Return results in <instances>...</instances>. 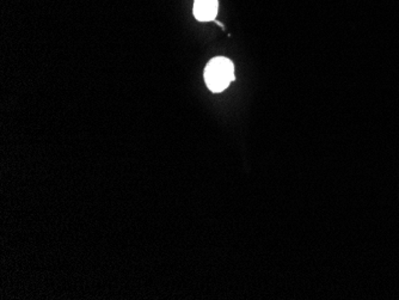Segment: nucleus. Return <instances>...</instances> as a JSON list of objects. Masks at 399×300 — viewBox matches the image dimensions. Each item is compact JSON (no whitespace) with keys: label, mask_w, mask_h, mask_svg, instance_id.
Segmentation results:
<instances>
[{"label":"nucleus","mask_w":399,"mask_h":300,"mask_svg":"<svg viewBox=\"0 0 399 300\" xmlns=\"http://www.w3.org/2000/svg\"><path fill=\"white\" fill-rule=\"evenodd\" d=\"M235 80V66L227 58L218 57L209 61L204 70V82L212 92H222Z\"/></svg>","instance_id":"nucleus-1"},{"label":"nucleus","mask_w":399,"mask_h":300,"mask_svg":"<svg viewBox=\"0 0 399 300\" xmlns=\"http://www.w3.org/2000/svg\"><path fill=\"white\" fill-rule=\"evenodd\" d=\"M218 0H194V16L200 22L214 21L218 15Z\"/></svg>","instance_id":"nucleus-2"}]
</instances>
